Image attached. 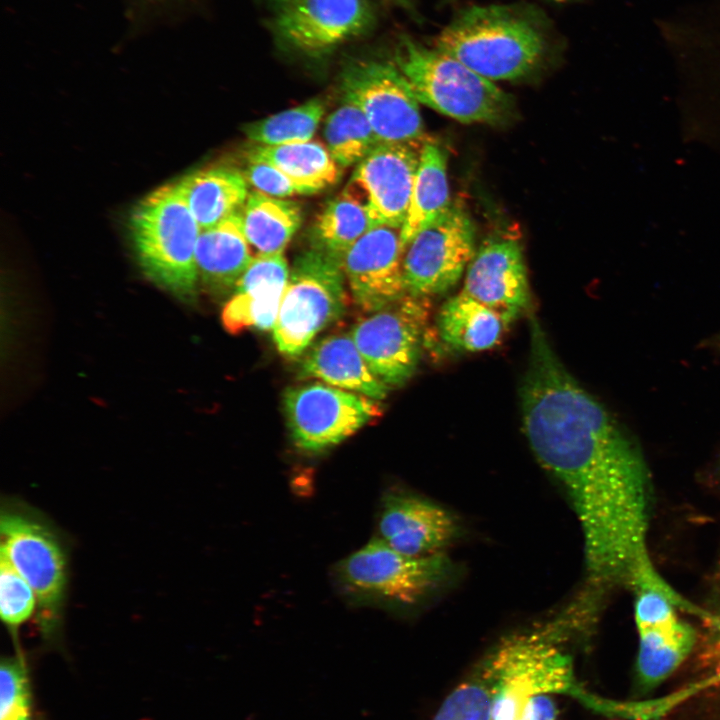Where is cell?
<instances>
[{
    "instance_id": "cell-36",
    "label": "cell",
    "mask_w": 720,
    "mask_h": 720,
    "mask_svg": "<svg viewBox=\"0 0 720 720\" xmlns=\"http://www.w3.org/2000/svg\"><path fill=\"white\" fill-rule=\"evenodd\" d=\"M554 1H556V2H564V1H567V0H554Z\"/></svg>"
},
{
    "instance_id": "cell-2",
    "label": "cell",
    "mask_w": 720,
    "mask_h": 720,
    "mask_svg": "<svg viewBox=\"0 0 720 720\" xmlns=\"http://www.w3.org/2000/svg\"><path fill=\"white\" fill-rule=\"evenodd\" d=\"M564 630L548 628L505 638L481 660L496 681L492 720H519L527 700L563 694L600 710L602 700L577 681Z\"/></svg>"
},
{
    "instance_id": "cell-28",
    "label": "cell",
    "mask_w": 720,
    "mask_h": 720,
    "mask_svg": "<svg viewBox=\"0 0 720 720\" xmlns=\"http://www.w3.org/2000/svg\"><path fill=\"white\" fill-rule=\"evenodd\" d=\"M323 135L331 157L341 168L356 166L381 143L361 109L344 98L326 118Z\"/></svg>"
},
{
    "instance_id": "cell-25",
    "label": "cell",
    "mask_w": 720,
    "mask_h": 720,
    "mask_svg": "<svg viewBox=\"0 0 720 720\" xmlns=\"http://www.w3.org/2000/svg\"><path fill=\"white\" fill-rule=\"evenodd\" d=\"M240 212L254 257L284 253L302 222L301 206L297 202L255 190L249 193Z\"/></svg>"
},
{
    "instance_id": "cell-8",
    "label": "cell",
    "mask_w": 720,
    "mask_h": 720,
    "mask_svg": "<svg viewBox=\"0 0 720 720\" xmlns=\"http://www.w3.org/2000/svg\"><path fill=\"white\" fill-rule=\"evenodd\" d=\"M1 549L33 589L43 635H55L62 618L67 558L48 521L20 504H4L0 514Z\"/></svg>"
},
{
    "instance_id": "cell-5",
    "label": "cell",
    "mask_w": 720,
    "mask_h": 720,
    "mask_svg": "<svg viewBox=\"0 0 720 720\" xmlns=\"http://www.w3.org/2000/svg\"><path fill=\"white\" fill-rule=\"evenodd\" d=\"M396 66L418 101L463 123L499 124L512 113L511 97L457 59L409 37L401 40Z\"/></svg>"
},
{
    "instance_id": "cell-19",
    "label": "cell",
    "mask_w": 720,
    "mask_h": 720,
    "mask_svg": "<svg viewBox=\"0 0 720 720\" xmlns=\"http://www.w3.org/2000/svg\"><path fill=\"white\" fill-rule=\"evenodd\" d=\"M240 211L212 227L201 229L198 237L195 252L198 279L217 296L232 294L254 259Z\"/></svg>"
},
{
    "instance_id": "cell-12",
    "label": "cell",
    "mask_w": 720,
    "mask_h": 720,
    "mask_svg": "<svg viewBox=\"0 0 720 720\" xmlns=\"http://www.w3.org/2000/svg\"><path fill=\"white\" fill-rule=\"evenodd\" d=\"M475 255V229L464 208L451 204L402 248L406 294L428 298L450 290Z\"/></svg>"
},
{
    "instance_id": "cell-1",
    "label": "cell",
    "mask_w": 720,
    "mask_h": 720,
    "mask_svg": "<svg viewBox=\"0 0 720 720\" xmlns=\"http://www.w3.org/2000/svg\"><path fill=\"white\" fill-rule=\"evenodd\" d=\"M520 402L532 451L561 483L577 515L585 564L611 573L639 562L648 552L645 463L605 408L568 372L535 316Z\"/></svg>"
},
{
    "instance_id": "cell-26",
    "label": "cell",
    "mask_w": 720,
    "mask_h": 720,
    "mask_svg": "<svg viewBox=\"0 0 720 720\" xmlns=\"http://www.w3.org/2000/svg\"><path fill=\"white\" fill-rule=\"evenodd\" d=\"M451 205L444 151L433 142L421 146L410 203L400 230L402 248Z\"/></svg>"
},
{
    "instance_id": "cell-29",
    "label": "cell",
    "mask_w": 720,
    "mask_h": 720,
    "mask_svg": "<svg viewBox=\"0 0 720 720\" xmlns=\"http://www.w3.org/2000/svg\"><path fill=\"white\" fill-rule=\"evenodd\" d=\"M325 113L319 98L243 126L245 136L255 145L279 146L312 140Z\"/></svg>"
},
{
    "instance_id": "cell-18",
    "label": "cell",
    "mask_w": 720,
    "mask_h": 720,
    "mask_svg": "<svg viewBox=\"0 0 720 720\" xmlns=\"http://www.w3.org/2000/svg\"><path fill=\"white\" fill-rule=\"evenodd\" d=\"M289 273L284 253L255 256L224 305V328L231 334L273 329Z\"/></svg>"
},
{
    "instance_id": "cell-11",
    "label": "cell",
    "mask_w": 720,
    "mask_h": 720,
    "mask_svg": "<svg viewBox=\"0 0 720 720\" xmlns=\"http://www.w3.org/2000/svg\"><path fill=\"white\" fill-rule=\"evenodd\" d=\"M343 98L358 106L381 143H415L423 138L419 101L396 64L358 60L341 74Z\"/></svg>"
},
{
    "instance_id": "cell-31",
    "label": "cell",
    "mask_w": 720,
    "mask_h": 720,
    "mask_svg": "<svg viewBox=\"0 0 720 720\" xmlns=\"http://www.w3.org/2000/svg\"><path fill=\"white\" fill-rule=\"evenodd\" d=\"M37 609L35 593L9 559L0 552V615L15 633Z\"/></svg>"
},
{
    "instance_id": "cell-33",
    "label": "cell",
    "mask_w": 720,
    "mask_h": 720,
    "mask_svg": "<svg viewBox=\"0 0 720 720\" xmlns=\"http://www.w3.org/2000/svg\"><path fill=\"white\" fill-rule=\"evenodd\" d=\"M243 175L255 191L276 198H288L312 194L272 164L258 160H247Z\"/></svg>"
},
{
    "instance_id": "cell-22",
    "label": "cell",
    "mask_w": 720,
    "mask_h": 720,
    "mask_svg": "<svg viewBox=\"0 0 720 720\" xmlns=\"http://www.w3.org/2000/svg\"><path fill=\"white\" fill-rule=\"evenodd\" d=\"M176 184L201 229L240 211L250 193L243 172L228 167L196 170Z\"/></svg>"
},
{
    "instance_id": "cell-27",
    "label": "cell",
    "mask_w": 720,
    "mask_h": 720,
    "mask_svg": "<svg viewBox=\"0 0 720 720\" xmlns=\"http://www.w3.org/2000/svg\"><path fill=\"white\" fill-rule=\"evenodd\" d=\"M246 157L274 165L312 194L333 186L342 175L326 145L313 140L279 146L254 145L247 150Z\"/></svg>"
},
{
    "instance_id": "cell-6",
    "label": "cell",
    "mask_w": 720,
    "mask_h": 720,
    "mask_svg": "<svg viewBox=\"0 0 720 720\" xmlns=\"http://www.w3.org/2000/svg\"><path fill=\"white\" fill-rule=\"evenodd\" d=\"M451 571L444 553L411 556L378 537L339 561L333 576L338 589L353 602L409 607L437 589Z\"/></svg>"
},
{
    "instance_id": "cell-15",
    "label": "cell",
    "mask_w": 720,
    "mask_h": 720,
    "mask_svg": "<svg viewBox=\"0 0 720 720\" xmlns=\"http://www.w3.org/2000/svg\"><path fill=\"white\" fill-rule=\"evenodd\" d=\"M420 150L415 143H380L356 165L348 183L363 197L375 225L401 229Z\"/></svg>"
},
{
    "instance_id": "cell-24",
    "label": "cell",
    "mask_w": 720,
    "mask_h": 720,
    "mask_svg": "<svg viewBox=\"0 0 720 720\" xmlns=\"http://www.w3.org/2000/svg\"><path fill=\"white\" fill-rule=\"evenodd\" d=\"M375 226L363 197L347 183L313 222L309 232L310 248L341 263L347 250Z\"/></svg>"
},
{
    "instance_id": "cell-35",
    "label": "cell",
    "mask_w": 720,
    "mask_h": 720,
    "mask_svg": "<svg viewBox=\"0 0 720 720\" xmlns=\"http://www.w3.org/2000/svg\"><path fill=\"white\" fill-rule=\"evenodd\" d=\"M387 1H389L393 4L400 5L406 9H411L409 0H387Z\"/></svg>"
},
{
    "instance_id": "cell-32",
    "label": "cell",
    "mask_w": 720,
    "mask_h": 720,
    "mask_svg": "<svg viewBox=\"0 0 720 720\" xmlns=\"http://www.w3.org/2000/svg\"><path fill=\"white\" fill-rule=\"evenodd\" d=\"M0 720H32L29 683L20 658L1 661Z\"/></svg>"
},
{
    "instance_id": "cell-13",
    "label": "cell",
    "mask_w": 720,
    "mask_h": 720,
    "mask_svg": "<svg viewBox=\"0 0 720 720\" xmlns=\"http://www.w3.org/2000/svg\"><path fill=\"white\" fill-rule=\"evenodd\" d=\"M273 30L287 48L323 56L366 33L375 15L368 0H273Z\"/></svg>"
},
{
    "instance_id": "cell-23",
    "label": "cell",
    "mask_w": 720,
    "mask_h": 720,
    "mask_svg": "<svg viewBox=\"0 0 720 720\" xmlns=\"http://www.w3.org/2000/svg\"><path fill=\"white\" fill-rule=\"evenodd\" d=\"M510 324L492 309L460 291L441 306L436 328L439 339L458 352L491 349Z\"/></svg>"
},
{
    "instance_id": "cell-30",
    "label": "cell",
    "mask_w": 720,
    "mask_h": 720,
    "mask_svg": "<svg viewBox=\"0 0 720 720\" xmlns=\"http://www.w3.org/2000/svg\"><path fill=\"white\" fill-rule=\"evenodd\" d=\"M495 686L480 660L449 692L432 720H492Z\"/></svg>"
},
{
    "instance_id": "cell-3",
    "label": "cell",
    "mask_w": 720,
    "mask_h": 720,
    "mask_svg": "<svg viewBox=\"0 0 720 720\" xmlns=\"http://www.w3.org/2000/svg\"><path fill=\"white\" fill-rule=\"evenodd\" d=\"M545 38L540 27L506 6L471 7L439 34L436 49L491 80H514L541 61Z\"/></svg>"
},
{
    "instance_id": "cell-14",
    "label": "cell",
    "mask_w": 720,
    "mask_h": 720,
    "mask_svg": "<svg viewBox=\"0 0 720 720\" xmlns=\"http://www.w3.org/2000/svg\"><path fill=\"white\" fill-rule=\"evenodd\" d=\"M399 228L377 225L344 254L341 266L355 304L373 313L406 296Z\"/></svg>"
},
{
    "instance_id": "cell-16",
    "label": "cell",
    "mask_w": 720,
    "mask_h": 720,
    "mask_svg": "<svg viewBox=\"0 0 720 720\" xmlns=\"http://www.w3.org/2000/svg\"><path fill=\"white\" fill-rule=\"evenodd\" d=\"M461 291L509 324L528 312L531 294L519 243L512 238L485 243L469 263Z\"/></svg>"
},
{
    "instance_id": "cell-21",
    "label": "cell",
    "mask_w": 720,
    "mask_h": 720,
    "mask_svg": "<svg viewBox=\"0 0 720 720\" xmlns=\"http://www.w3.org/2000/svg\"><path fill=\"white\" fill-rule=\"evenodd\" d=\"M639 647L637 674L644 689H652L669 677L689 655L696 641L694 629L676 611L655 621L637 625Z\"/></svg>"
},
{
    "instance_id": "cell-7",
    "label": "cell",
    "mask_w": 720,
    "mask_h": 720,
    "mask_svg": "<svg viewBox=\"0 0 720 720\" xmlns=\"http://www.w3.org/2000/svg\"><path fill=\"white\" fill-rule=\"evenodd\" d=\"M347 293L341 263L309 248L294 259L281 299L273 340L278 351L295 357L345 312Z\"/></svg>"
},
{
    "instance_id": "cell-17",
    "label": "cell",
    "mask_w": 720,
    "mask_h": 720,
    "mask_svg": "<svg viewBox=\"0 0 720 720\" xmlns=\"http://www.w3.org/2000/svg\"><path fill=\"white\" fill-rule=\"evenodd\" d=\"M379 538L411 556L444 553L459 534V524L440 505L406 492L383 498L378 517Z\"/></svg>"
},
{
    "instance_id": "cell-10",
    "label": "cell",
    "mask_w": 720,
    "mask_h": 720,
    "mask_svg": "<svg viewBox=\"0 0 720 720\" xmlns=\"http://www.w3.org/2000/svg\"><path fill=\"white\" fill-rule=\"evenodd\" d=\"M427 298L406 295L358 321L351 336L372 373L389 388L415 373L425 341Z\"/></svg>"
},
{
    "instance_id": "cell-9",
    "label": "cell",
    "mask_w": 720,
    "mask_h": 720,
    "mask_svg": "<svg viewBox=\"0 0 720 720\" xmlns=\"http://www.w3.org/2000/svg\"><path fill=\"white\" fill-rule=\"evenodd\" d=\"M283 409L294 444L311 453L338 445L382 414L377 400L322 382L288 388Z\"/></svg>"
},
{
    "instance_id": "cell-4",
    "label": "cell",
    "mask_w": 720,
    "mask_h": 720,
    "mask_svg": "<svg viewBox=\"0 0 720 720\" xmlns=\"http://www.w3.org/2000/svg\"><path fill=\"white\" fill-rule=\"evenodd\" d=\"M200 231L176 183L146 195L129 216L130 238L143 272L184 301L196 297L195 252Z\"/></svg>"
},
{
    "instance_id": "cell-37",
    "label": "cell",
    "mask_w": 720,
    "mask_h": 720,
    "mask_svg": "<svg viewBox=\"0 0 720 720\" xmlns=\"http://www.w3.org/2000/svg\"><path fill=\"white\" fill-rule=\"evenodd\" d=\"M720 343V342H719Z\"/></svg>"
},
{
    "instance_id": "cell-20",
    "label": "cell",
    "mask_w": 720,
    "mask_h": 720,
    "mask_svg": "<svg viewBox=\"0 0 720 720\" xmlns=\"http://www.w3.org/2000/svg\"><path fill=\"white\" fill-rule=\"evenodd\" d=\"M299 376L322 382L374 400L384 399L390 388L369 369L351 334H333L318 341L303 357Z\"/></svg>"
},
{
    "instance_id": "cell-34",
    "label": "cell",
    "mask_w": 720,
    "mask_h": 720,
    "mask_svg": "<svg viewBox=\"0 0 720 720\" xmlns=\"http://www.w3.org/2000/svg\"><path fill=\"white\" fill-rule=\"evenodd\" d=\"M552 696L543 694L529 698L519 720H558L559 709Z\"/></svg>"
}]
</instances>
